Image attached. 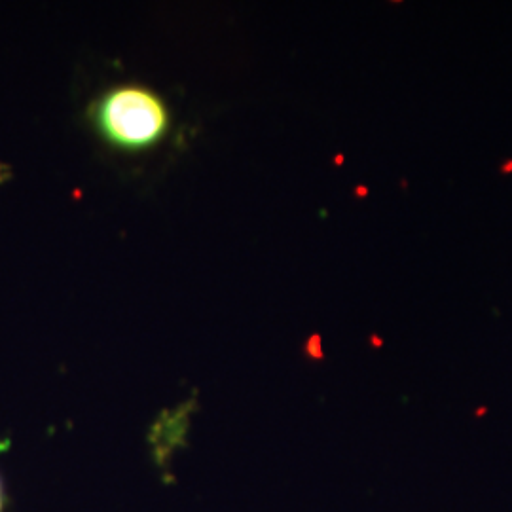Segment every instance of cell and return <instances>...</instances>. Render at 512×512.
Masks as SVG:
<instances>
[{
  "mask_svg": "<svg viewBox=\"0 0 512 512\" xmlns=\"http://www.w3.org/2000/svg\"><path fill=\"white\" fill-rule=\"evenodd\" d=\"M0 511H2V488H0Z\"/></svg>",
  "mask_w": 512,
  "mask_h": 512,
  "instance_id": "2",
  "label": "cell"
},
{
  "mask_svg": "<svg viewBox=\"0 0 512 512\" xmlns=\"http://www.w3.org/2000/svg\"><path fill=\"white\" fill-rule=\"evenodd\" d=\"M99 126L120 147H148L164 135L167 114L162 101L147 90L120 88L101 103Z\"/></svg>",
  "mask_w": 512,
  "mask_h": 512,
  "instance_id": "1",
  "label": "cell"
}]
</instances>
